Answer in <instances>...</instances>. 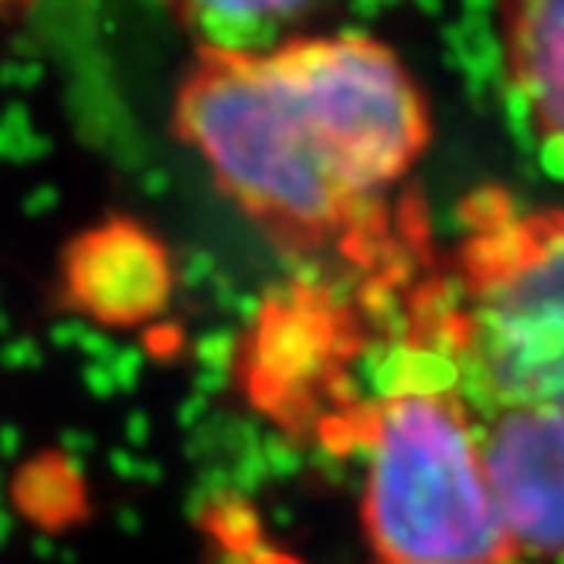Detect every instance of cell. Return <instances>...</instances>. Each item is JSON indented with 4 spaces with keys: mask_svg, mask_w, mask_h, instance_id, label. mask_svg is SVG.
Returning <instances> with one entry per match:
<instances>
[{
    "mask_svg": "<svg viewBox=\"0 0 564 564\" xmlns=\"http://www.w3.org/2000/svg\"><path fill=\"white\" fill-rule=\"evenodd\" d=\"M197 45L256 48L296 34L330 0H153Z\"/></svg>",
    "mask_w": 564,
    "mask_h": 564,
    "instance_id": "obj_7",
    "label": "cell"
},
{
    "mask_svg": "<svg viewBox=\"0 0 564 564\" xmlns=\"http://www.w3.org/2000/svg\"><path fill=\"white\" fill-rule=\"evenodd\" d=\"M503 31L510 83L564 171V0H503Z\"/></svg>",
    "mask_w": 564,
    "mask_h": 564,
    "instance_id": "obj_6",
    "label": "cell"
},
{
    "mask_svg": "<svg viewBox=\"0 0 564 564\" xmlns=\"http://www.w3.org/2000/svg\"><path fill=\"white\" fill-rule=\"evenodd\" d=\"M174 133L282 252L398 269L391 191L422 156L429 102L368 34L197 45L174 89Z\"/></svg>",
    "mask_w": 564,
    "mask_h": 564,
    "instance_id": "obj_1",
    "label": "cell"
},
{
    "mask_svg": "<svg viewBox=\"0 0 564 564\" xmlns=\"http://www.w3.org/2000/svg\"><path fill=\"white\" fill-rule=\"evenodd\" d=\"M412 354L473 405L564 412V212L469 194L449 269L415 293Z\"/></svg>",
    "mask_w": 564,
    "mask_h": 564,
    "instance_id": "obj_2",
    "label": "cell"
},
{
    "mask_svg": "<svg viewBox=\"0 0 564 564\" xmlns=\"http://www.w3.org/2000/svg\"><path fill=\"white\" fill-rule=\"evenodd\" d=\"M365 449L360 520L378 564H513L466 401L449 384H398L319 425Z\"/></svg>",
    "mask_w": 564,
    "mask_h": 564,
    "instance_id": "obj_3",
    "label": "cell"
},
{
    "mask_svg": "<svg viewBox=\"0 0 564 564\" xmlns=\"http://www.w3.org/2000/svg\"><path fill=\"white\" fill-rule=\"evenodd\" d=\"M466 412L490 497L517 554L564 557V412L473 401H466Z\"/></svg>",
    "mask_w": 564,
    "mask_h": 564,
    "instance_id": "obj_4",
    "label": "cell"
},
{
    "mask_svg": "<svg viewBox=\"0 0 564 564\" xmlns=\"http://www.w3.org/2000/svg\"><path fill=\"white\" fill-rule=\"evenodd\" d=\"M62 296L102 330H140L174 296L171 249L137 218H106L62 252Z\"/></svg>",
    "mask_w": 564,
    "mask_h": 564,
    "instance_id": "obj_5",
    "label": "cell"
}]
</instances>
